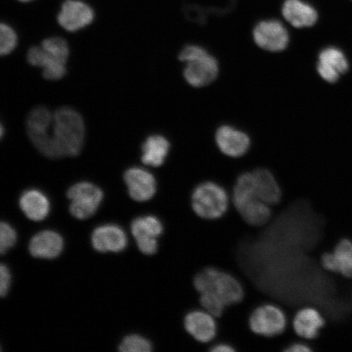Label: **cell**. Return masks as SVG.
Returning a JSON list of instances; mask_svg holds the SVG:
<instances>
[{
    "mask_svg": "<svg viewBox=\"0 0 352 352\" xmlns=\"http://www.w3.org/2000/svg\"><path fill=\"white\" fill-rule=\"evenodd\" d=\"M92 245L99 252H123L129 244L126 233L116 224L96 228L91 235Z\"/></svg>",
    "mask_w": 352,
    "mask_h": 352,
    "instance_id": "14",
    "label": "cell"
},
{
    "mask_svg": "<svg viewBox=\"0 0 352 352\" xmlns=\"http://www.w3.org/2000/svg\"><path fill=\"white\" fill-rule=\"evenodd\" d=\"M252 173L254 192L259 199L271 206L279 204L283 191L274 173L263 167L254 169Z\"/></svg>",
    "mask_w": 352,
    "mask_h": 352,
    "instance_id": "17",
    "label": "cell"
},
{
    "mask_svg": "<svg viewBox=\"0 0 352 352\" xmlns=\"http://www.w3.org/2000/svg\"><path fill=\"white\" fill-rule=\"evenodd\" d=\"M3 129L1 125V123H0V139H1L3 138Z\"/></svg>",
    "mask_w": 352,
    "mask_h": 352,
    "instance_id": "33",
    "label": "cell"
},
{
    "mask_svg": "<svg viewBox=\"0 0 352 352\" xmlns=\"http://www.w3.org/2000/svg\"><path fill=\"white\" fill-rule=\"evenodd\" d=\"M287 324V316L283 308L271 302L254 308L248 316L250 332L264 338L280 336L285 331Z\"/></svg>",
    "mask_w": 352,
    "mask_h": 352,
    "instance_id": "6",
    "label": "cell"
},
{
    "mask_svg": "<svg viewBox=\"0 0 352 352\" xmlns=\"http://www.w3.org/2000/svg\"><path fill=\"white\" fill-rule=\"evenodd\" d=\"M94 11L81 0H66L61 6L57 21L61 28L76 32L89 25L94 20Z\"/></svg>",
    "mask_w": 352,
    "mask_h": 352,
    "instance_id": "12",
    "label": "cell"
},
{
    "mask_svg": "<svg viewBox=\"0 0 352 352\" xmlns=\"http://www.w3.org/2000/svg\"><path fill=\"white\" fill-rule=\"evenodd\" d=\"M198 303L202 309L208 311L215 318H222L227 306L221 298L210 292H204L198 294Z\"/></svg>",
    "mask_w": 352,
    "mask_h": 352,
    "instance_id": "26",
    "label": "cell"
},
{
    "mask_svg": "<svg viewBox=\"0 0 352 352\" xmlns=\"http://www.w3.org/2000/svg\"><path fill=\"white\" fill-rule=\"evenodd\" d=\"M16 242V233L10 224L0 221V254L6 253Z\"/></svg>",
    "mask_w": 352,
    "mask_h": 352,
    "instance_id": "29",
    "label": "cell"
},
{
    "mask_svg": "<svg viewBox=\"0 0 352 352\" xmlns=\"http://www.w3.org/2000/svg\"><path fill=\"white\" fill-rule=\"evenodd\" d=\"M70 213L78 219H86L94 215L103 200L102 190L89 182L74 184L67 192Z\"/></svg>",
    "mask_w": 352,
    "mask_h": 352,
    "instance_id": "8",
    "label": "cell"
},
{
    "mask_svg": "<svg viewBox=\"0 0 352 352\" xmlns=\"http://www.w3.org/2000/svg\"><path fill=\"white\" fill-rule=\"evenodd\" d=\"M208 350L210 352H234L237 351L235 346L228 342L223 341L214 343V344L211 345Z\"/></svg>",
    "mask_w": 352,
    "mask_h": 352,
    "instance_id": "31",
    "label": "cell"
},
{
    "mask_svg": "<svg viewBox=\"0 0 352 352\" xmlns=\"http://www.w3.org/2000/svg\"><path fill=\"white\" fill-rule=\"evenodd\" d=\"M283 15L290 25L299 29L311 28L318 19L315 8L302 0H285Z\"/></svg>",
    "mask_w": 352,
    "mask_h": 352,
    "instance_id": "20",
    "label": "cell"
},
{
    "mask_svg": "<svg viewBox=\"0 0 352 352\" xmlns=\"http://www.w3.org/2000/svg\"><path fill=\"white\" fill-rule=\"evenodd\" d=\"M28 60L30 65L43 68V76L48 80H59L65 76L66 63L47 54L42 46L30 48Z\"/></svg>",
    "mask_w": 352,
    "mask_h": 352,
    "instance_id": "21",
    "label": "cell"
},
{
    "mask_svg": "<svg viewBox=\"0 0 352 352\" xmlns=\"http://www.w3.org/2000/svg\"><path fill=\"white\" fill-rule=\"evenodd\" d=\"M253 38L259 48L270 52L285 50L289 42L288 30L277 20L259 21L254 26Z\"/></svg>",
    "mask_w": 352,
    "mask_h": 352,
    "instance_id": "10",
    "label": "cell"
},
{
    "mask_svg": "<svg viewBox=\"0 0 352 352\" xmlns=\"http://www.w3.org/2000/svg\"><path fill=\"white\" fill-rule=\"evenodd\" d=\"M215 142L219 151L232 158L245 155L250 147V138L245 132L230 125L220 126L215 132Z\"/></svg>",
    "mask_w": 352,
    "mask_h": 352,
    "instance_id": "13",
    "label": "cell"
},
{
    "mask_svg": "<svg viewBox=\"0 0 352 352\" xmlns=\"http://www.w3.org/2000/svg\"><path fill=\"white\" fill-rule=\"evenodd\" d=\"M0 350H1V349H0Z\"/></svg>",
    "mask_w": 352,
    "mask_h": 352,
    "instance_id": "35",
    "label": "cell"
},
{
    "mask_svg": "<svg viewBox=\"0 0 352 352\" xmlns=\"http://www.w3.org/2000/svg\"><path fill=\"white\" fill-rule=\"evenodd\" d=\"M20 208L30 219L39 222L50 214V202L42 192L30 189L21 195Z\"/></svg>",
    "mask_w": 352,
    "mask_h": 352,
    "instance_id": "23",
    "label": "cell"
},
{
    "mask_svg": "<svg viewBox=\"0 0 352 352\" xmlns=\"http://www.w3.org/2000/svg\"><path fill=\"white\" fill-rule=\"evenodd\" d=\"M127 192L132 200L138 202L151 201L157 192V182L151 171L142 167H131L124 173Z\"/></svg>",
    "mask_w": 352,
    "mask_h": 352,
    "instance_id": "11",
    "label": "cell"
},
{
    "mask_svg": "<svg viewBox=\"0 0 352 352\" xmlns=\"http://www.w3.org/2000/svg\"><path fill=\"white\" fill-rule=\"evenodd\" d=\"M320 264L328 272L352 278V241L341 240L333 252L321 256Z\"/></svg>",
    "mask_w": 352,
    "mask_h": 352,
    "instance_id": "15",
    "label": "cell"
},
{
    "mask_svg": "<svg viewBox=\"0 0 352 352\" xmlns=\"http://www.w3.org/2000/svg\"><path fill=\"white\" fill-rule=\"evenodd\" d=\"M64 248V241L58 233L47 230L38 232L30 242L29 250L38 258H54L59 256Z\"/></svg>",
    "mask_w": 352,
    "mask_h": 352,
    "instance_id": "19",
    "label": "cell"
},
{
    "mask_svg": "<svg viewBox=\"0 0 352 352\" xmlns=\"http://www.w3.org/2000/svg\"><path fill=\"white\" fill-rule=\"evenodd\" d=\"M131 234L143 254L152 256L160 250V239L164 234V221L155 214H145L135 218L131 223Z\"/></svg>",
    "mask_w": 352,
    "mask_h": 352,
    "instance_id": "7",
    "label": "cell"
},
{
    "mask_svg": "<svg viewBox=\"0 0 352 352\" xmlns=\"http://www.w3.org/2000/svg\"><path fill=\"white\" fill-rule=\"evenodd\" d=\"M19 1H21V2H30V1H33V0H19Z\"/></svg>",
    "mask_w": 352,
    "mask_h": 352,
    "instance_id": "34",
    "label": "cell"
},
{
    "mask_svg": "<svg viewBox=\"0 0 352 352\" xmlns=\"http://www.w3.org/2000/svg\"><path fill=\"white\" fill-rule=\"evenodd\" d=\"M179 60L186 64L183 76L188 85L195 88L208 86L218 78L217 58L204 47L189 44L179 52Z\"/></svg>",
    "mask_w": 352,
    "mask_h": 352,
    "instance_id": "5",
    "label": "cell"
},
{
    "mask_svg": "<svg viewBox=\"0 0 352 352\" xmlns=\"http://www.w3.org/2000/svg\"><path fill=\"white\" fill-rule=\"evenodd\" d=\"M293 329L303 340H314L325 324L322 314L315 307H305L299 309L293 318Z\"/></svg>",
    "mask_w": 352,
    "mask_h": 352,
    "instance_id": "18",
    "label": "cell"
},
{
    "mask_svg": "<svg viewBox=\"0 0 352 352\" xmlns=\"http://www.w3.org/2000/svg\"><path fill=\"white\" fill-rule=\"evenodd\" d=\"M349 68L344 54L337 47L324 48L319 54L318 72L324 80L333 83L340 79Z\"/></svg>",
    "mask_w": 352,
    "mask_h": 352,
    "instance_id": "16",
    "label": "cell"
},
{
    "mask_svg": "<svg viewBox=\"0 0 352 352\" xmlns=\"http://www.w3.org/2000/svg\"><path fill=\"white\" fill-rule=\"evenodd\" d=\"M52 135L64 157H76L85 140V124L76 110L63 107L54 113Z\"/></svg>",
    "mask_w": 352,
    "mask_h": 352,
    "instance_id": "3",
    "label": "cell"
},
{
    "mask_svg": "<svg viewBox=\"0 0 352 352\" xmlns=\"http://www.w3.org/2000/svg\"><path fill=\"white\" fill-rule=\"evenodd\" d=\"M170 151L168 139L162 135H151L144 140L142 147V162L148 166H164Z\"/></svg>",
    "mask_w": 352,
    "mask_h": 352,
    "instance_id": "22",
    "label": "cell"
},
{
    "mask_svg": "<svg viewBox=\"0 0 352 352\" xmlns=\"http://www.w3.org/2000/svg\"><path fill=\"white\" fill-rule=\"evenodd\" d=\"M54 122V114L45 107H36L30 112L26 120L30 140L50 134Z\"/></svg>",
    "mask_w": 352,
    "mask_h": 352,
    "instance_id": "24",
    "label": "cell"
},
{
    "mask_svg": "<svg viewBox=\"0 0 352 352\" xmlns=\"http://www.w3.org/2000/svg\"><path fill=\"white\" fill-rule=\"evenodd\" d=\"M153 349V344L148 338L136 333L123 338L118 349L122 352H151Z\"/></svg>",
    "mask_w": 352,
    "mask_h": 352,
    "instance_id": "25",
    "label": "cell"
},
{
    "mask_svg": "<svg viewBox=\"0 0 352 352\" xmlns=\"http://www.w3.org/2000/svg\"><path fill=\"white\" fill-rule=\"evenodd\" d=\"M44 50L55 58L67 63L69 50L67 43L63 38L54 37L46 38L41 45Z\"/></svg>",
    "mask_w": 352,
    "mask_h": 352,
    "instance_id": "27",
    "label": "cell"
},
{
    "mask_svg": "<svg viewBox=\"0 0 352 352\" xmlns=\"http://www.w3.org/2000/svg\"><path fill=\"white\" fill-rule=\"evenodd\" d=\"M17 44L16 34L10 25L0 23V56L11 54Z\"/></svg>",
    "mask_w": 352,
    "mask_h": 352,
    "instance_id": "28",
    "label": "cell"
},
{
    "mask_svg": "<svg viewBox=\"0 0 352 352\" xmlns=\"http://www.w3.org/2000/svg\"><path fill=\"white\" fill-rule=\"evenodd\" d=\"M11 285V274L8 267L0 263V297L6 296Z\"/></svg>",
    "mask_w": 352,
    "mask_h": 352,
    "instance_id": "30",
    "label": "cell"
},
{
    "mask_svg": "<svg viewBox=\"0 0 352 352\" xmlns=\"http://www.w3.org/2000/svg\"><path fill=\"white\" fill-rule=\"evenodd\" d=\"M192 283L197 296L204 292L213 293L227 307L239 305L245 296L241 281L234 274L217 267H202L193 276Z\"/></svg>",
    "mask_w": 352,
    "mask_h": 352,
    "instance_id": "2",
    "label": "cell"
},
{
    "mask_svg": "<svg viewBox=\"0 0 352 352\" xmlns=\"http://www.w3.org/2000/svg\"><path fill=\"white\" fill-rule=\"evenodd\" d=\"M283 351L285 352H309L312 349L309 345L306 344L305 342H294L286 345Z\"/></svg>",
    "mask_w": 352,
    "mask_h": 352,
    "instance_id": "32",
    "label": "cell"
},
{
    "mask_svg": "<svg viewBox=\"0 0 352 352\" xmlns=\"http://www.w3.org/2000/svg\"><path fill=\"white\" fill-rule=\"evenodd\" d=\"M182 324L184 332L199 344H210L219 333L217 318L202 308L189 310L184 314Z\"/></svg>",
    "mask_w": 352,
    "mask_h": 352,
    "instance_id": "9",
    "label": "cell"
},
{
    "mask_svg": "<svg viewBox=\"0 0 352 352\" xmlns=\"http://www.w3.org/2000/svg\"><path fill=\"white\" fill-rule=\"evenodd\" d=\"M231 198L226 188L210 180L197 184L191 192L189 206L197 217L215 221L228 213Z\"/></svg>",
    "mask_w": 352,
    "mask_h": 352,
    "instance_id": "4",
    "label": "cell"
},
{
    "mask_svg": "<svg viewBox=\"0 0 352 352\" xmlns=\"http://www.w3.org/2000/svg\"><path fill=\"white\" fill-rule=\"evenodd\" d=\"M231 202L243 222L250 227L265 226L272 219V206L257 197L250 171L241 173L236 179L232 191Z\"/></svg>",
    "mask_w": 352,
    "mask_h": 352,
    "instance_id": "1",
    "label": "cell"
}]
</instances>
